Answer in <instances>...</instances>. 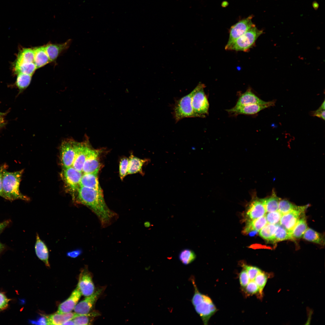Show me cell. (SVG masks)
<instances>
[{
  "instance_id": "cell-2",
  "label": "cell",
  "mask_w": 325,
  "mask_h": 325,
  "mask_svg": "<svg viewBox=\"0 0 325 325\" xmlns=\"http://www.w3.org/2000/svg\"><path fill=\"white\" fill-rule=\"evenodd\" d=\"M4 170L2 177V190L4 198L11 201L17 200L29 201V198L23 194L20 185L24 170L11 172Z\"/></svg>"
},
{
  "instance_id": "cell-19",
  "label": "cell",
  "mask_w": 325,
  "mask_h": 325,
  "mask_svg": "<svg viewBox=\"0 0 325 325\" xmlns=\"http://www.w3.org/2000/svg\"><path fill=\"white\" fill-rule=\"evenodd\" d=\"M82 314L75 312L58 314L57 313L46 316L47 325H63L66 321Z\"/></svg>"
},
{
  "instance_id": "cell-6",
  "label": "cell",
  "mask_w": 325,
  "mask_h": 325,
  "mask_svg": "<svg viewBox=\"0 0 325 325\" xmlns=\"http://www.w3.org/2000/svg\"><path fill=\"white\" fill-rule=\"evenodd\" d=\"M195 90V88L190 93L177 101L174 109L176 122L185 118L199 117L194 112L191 104L192 98Z\"/></svg>"
},
{
  "instance_id": "cell-36",
  "label": "cell",
  "mask_w": 325,
  "mask_h": 325,
  "mask_svg": "<svg viewBox=\"0 0 325 325\" xmlns=\"http://www.w3.org/2000/svg\"><path fill=\"white\" fill-rule=\"evenodd\" d=\"M267 280V274L262 271L258 273L254 280L258 287V294L260 297L262 296L263 289L266 283Z\"/></svg>"
},
{
  "instance_id": "cell-14",
  "label": "cell",
  "mask_w": 325,
  "mask_h": 325,
  "mask_svg": "<svg viewBox=\"0 0 325 325\" xmlns=\"http://www.w3.org/2000/svg\"><path fill=\"white\" fill-rule=\"evenodd\" d=\"M306 208V206H297L291 211L283 214L279 224L291 233Z\"/></svg>"
},
{
  "instance_id": "cell-13",
  "label": "cell",
  "mask_w": 325,
  "mask_h": 325,
  "mask_svg": "<svg viewBox=\"0 0 325 325\" xmlns=\"http://www.w3.org/2000/svg\"><path fill=\"white\" fill-rule=\"evenodd\" d=\"M274 100L270 101L265 104H251L240 106H234L233 108L226 110L227 112L232 115L239 114L252 115L256 114L261 110L271 106L274 105Z\"/></svg>"
},
{
  "instance_id": "cell-30",
  "label": "cell",
  "mask_w": 325,
  "mask_h": 325,
  "mask_svg": "<svg viewBox=\"0 0 325 325\" xmlns=\"http://www.w3.org/2000/svg\"><path fill=\"white\" fill-rule=\"evenodd\" d=\"M277 224L267 223L259 231V235L265 240L272 241Z\"/></svg>"
},
{
  "instance_id": "cell-25",
  "label": "cell",
  "mask_w": 325,
  "mask_h": 325,
  "mask_svg": "<svg viewBox=\"0 0 325 325\" xmlns=\"http://www.w3.org/2000/svg\"><path fill=\"white\" fill-rule=\"evenodd\" d=\"M268 223L265 215L258 218L249 220L243 231L244 234L251 231H259Z\"/></svg>"
},
{
  "instance_id": "cell-37",
  "label": "cell",
  "mask_w": 325,
  "mask_h": 325,
  "mask_svg": "<svg viewBox=\"0 0 325 325\" xmlns=\"http://www.w3.org/2000/svg\"><path fill=\"white\" fill-rule=\"evenodd\" d=\"M297 206L287 200L281 199L279 202L278 210L283 215L291 211Z\"/></svg>"
},
{
  "instance_id": "cell-24",
  "label": "cell",
  "mask_w": 325,
  "mask_h": 325,
  "mask_svg": "<svg viewBox=\"0 0 325 325\" xmlns=\"http://www.w3.org/2000/svg\"><path fill=\"white\" fill-rule=\"evenodd\" d=\"M147 159H141L131 155L129 159L127 174L138 173H142V167Z\"/></svg>"
},
{
  "instance_id": "cell-8",
  "label": "cell",
  "mask_w": 325,
  "mask_h": 325,
  "mask_svg": "<svg viewBox=\"0 0 325 325\" xmlns=\"http://www.w3.org/2000/svg\"><path fill=\"white\" fill-rule=\"evenodd\" d=\"M76 143L72 140H67L61 144V161L63 169L72 166L76 155Z\"/></svg>"
},
{
  "instance_id": "cell-7",
  "label": "cell",
  "mask_w": 325,
  "mask_h": 325,
  "mask_svg": "<svg viewBox=\"0 0 325 325\" xmlns=\"http://www.w3.org/2000/svg\"><path fill=\"white\" fill-rule=\"evenodd\" d=\"M82 175V172L77 170L73 166L63 169V179L67 187L73 194V196L74 193L77 192L80 186V181Z\"/></svg>"
},
{
  "instance_id": "cell-11",
  "label": "cell",
  "mask_w": 325,
  "mask_h": 325,
  "mask_svg": "<svg viewBox=\"0 0 325 325\" xmlns=\"http://www.w3.org/2000/svg\"><path fill=\"white\" fill-rule=\"evenodd\" d=\"M104 288L98 289L91 295L85 298L76 305L74 309L75 312L81 314H90L95 303L104 290Z\"/></svg>"
},
{
  "instance_id": "cell-38",
  "label": "cell",
  "mask_w": 325,
  "mask_h": 325,
  "mask_svg": "<svg viewBox=\"0 0 325 325\" xmlns=\"http://www.w3.org/2000/svg\"><path fill=\"white\" fill-rule=\"evenodd\" d=\"M282 215L278 211L268 212L266 215L268 223L277 224L279 223Z\"/></svg>"
},
{
  "instance_id": "cell-17",
  "label": "cell",
  "mask_w": 325,
  "mask_h": 325,
  "mask_svg": "<svg viewBox=\"0 0 325 325\" xmlns=\"http://www.w3.org/2000/svg\"><path fill=\"white\" fill-rule=\"evenodd\" d=\"M266 212L262 199H256L251 203L246 213L250 220H252L265 215Z\"/></svg>"
},
{
  "instance_id": "cell-16",
  "label": "cell",
  "mask_w": 325,
  "mask_h": 325,
  "mask_svg": "<svg viewBox=\"0 0 325 325\" xmlns=\"http://www.w3.org/2000/svg\"><path fill=\"white\" fill-rule=\"evenodd\" d=\"M81 295L80 291L76 287L69 297L59 305L56 313L63 314L71 312L74 309Z\"/></svg>"
},
{
  "instance_id": "cell-10",
  "label": "cell",
  "mask_w": 325,
  "mask_h": 325,
  "mask_svg": "<svg viewBox=\"0 0 325 325\" xmlns=\"http://www.w3.org/2000/svg\"><path fill=\"white\" fill-rule=\"evenodd\" d=\"M101 152L99 150L89 148L82 171L83 174L98 173L101 167L99 159Z\"/></svg>"
},
{
  "instance_id": "cell-1",
  "label": "cell",
  "mask_w": 325,
  "mask_h": 325,
  "mask_svg": "<svg viewBox=\"0 0 325 325\" xmlns=\"http://www.w3.org/2000/svg\"><path fill=\"white\" fill-rule=\"evenodd\" d=\"M77 192L75 199L77 202L91 209L98 217L103 228L108 226L117 218V214L107 205L102 190L80 186Z\"/></svg>"
},
{
  "instance_id": "cell-41",
  "label": "cell",
  "mask_w": 325,
  "mask_h": 325,
  "mask_svg": "<svg viewBox=\"0 0 325 325\" xmlns=\"http://www.w3.org/2000/svg\"><path fill=\"white\" fill-rule=\"evenodd\" d=\"M129 159L126 158L122 159L120 162L119 172L120 178L122 180L128 173Z\"/></svg>"
},
{
  "instance_id": "cell-42",
  "label": "cell",
  "mask_w": 325,
  "mask_h": 325,
  "mask_svg": "<svg viewBox=\"0 0 325 325\" xmlns=\"http://www.w3.org/2000/svg\"><path fill=\"white\" fill-rule=\"evenodd\" d=\"M243 268L239 275L240 284L243 289L246 287L250 281L246 271Z\"/></svg>"
},
{
  "instance_id": "cell-32",
  "label": "cell",
  "mask_w": 325,
  "mask_h": 325,
  "mask_svg": "<svg viewBox=\"0 0 325 325\" xmlns=\"http://www.w3.org/2000/svg\"><path fill=\"white\" fill-rule=\"evenodd\" d=\"M100 315L99 312L94 311L87 314H82L72 319L75 325L91 324L94 317Z\"/></svg>"
},
{
  "instance_id": "cell-12",
  "label": "cell",
  "mask_w": 325,
  "mask_h": 325,
  "mask_svg": "<svg viewBox=\"0 0 325 325\" xmlns=\"http://www.w3.org/2000/svg\"><path fill=\"white\" fill-rule=\"evenodd\" d=\"M77 287L82 295L86 297L91 295L95 292V286L92 275L87 268L81 270Z\"/></svg>"
},
{
  "instance_id": "cell-50",
  "label": "cell",
  "mask_w": 325,
  "mask_h": 325,
  "mask_svg": "<svg viewBox=\"0 0 325 325\" xmlns=\"http://www.w3.org/2000/svg\"><path fill=\"white\" fill-rule=\"evenodd\" d=\"M5 245L0 242V254L5 250Z\"/></svg>"
},
{
  "instance_id": "cell-27",
  "label": "cell",
  "mask_w": 325,
  "mask_h": 325,
  "mask_svg": "<svg viewBox=\"0 0 325 325\" xmlns=\"http://www.w3.org/2000/svg\"><path fill=\"white\" fill-rule=\"evenodd\" d=\"M281 199L277 197L274 191L269 197L262 199L266 211L269 212L278 210V203Z\"/></svg>"
},
{
  "instance_id": "cell-46",
  "label": "cell",
  "mask_w": 325,
  "mask_h": 325,
  "mask_svg": "<svg viewBox=\"0 0 325 325\" xmlns=\"http://www.w3.org/2000/svg\"><path fill=\"white\" fill-rule=\"evenodd\" d=\"M313 116H317L325 120V110L323 109L320 107L316 111L313 112L312 113Z\"/></svg>"
},
{
  "instance_id": "cell-15",
  "label": "cell",
  "mask_w": 325,
  "mask_h": 325,
  "mask_svg": "<svg viewBox=\"0 0 325 325\" xmlns=\"http://www.w3.org/2000/svg\"><path fill=\"white\" fill-rule=\"evenodd\" d=\"M90 147L86 143L76 142V155L72 166L79 171L82 172L87 152Z\"/></svg>"
},
{
  "instance_id": "cell-5",
  "label": "cell",
  "mask_w": 325,
  "mask_h": 325,
  "mask_svg": "<svg viewBox=\"0 0 325 325\" xmlns=\"http://www.w3.org/2000/svg\"><path fill=\"white\" fill-rule=\"evenodd\" d=\"M205 87L204 84L200 83L195 88L191 100L194 112L201 118L205 117L209 113V103L204 91Z\"/></svg>"
},
{
  "instance_id": "cell-39",
  "label": "cell",
  "mask_w": 325,
  "mask_h": 325,
  "mask_svg": "<svg viewBox=\"0 0 325 325\" xmlns=\"http://www.w3.org/2000/svg\"><path fill=\"white\" fill-rule=\"evenodd\" d=\"M243 289L247 296L252 295L259 292L258 287L254 280L249 281Z\"/></svg>"
},
{
  "instance_id": "cell-28",
  "label": "cell",
  "mask_w": 325,
  "mask_h": 325,
  "mask_svg": "<svg viewBox=\"0 0 325 325\" xmlns=\"http://www.w3.org/2000/svg\"><path fill=\"white\" fill-rule=\"evenodd\" d=\"M34 49H23L19 53L15 64L26 63H34Z\"/></svg>"
},
{
  "instance_id": "cell-48",
  "label": "cell",
  "mask_w": 325,
  "mask_h": 325,
  "mask_svg": "<svg viewBox=\"0 0 325 325\" xmlns=\"http://www.w3.org/2000/svg\"><path fill=\"white\" fill-rule=\"evenodd\" d=\"M10 222V220H8L0 223V234L7 226L9 225Z\"/></svg>"
},
{
  "instance_id": "cell-31",
  "label": "cell",
  "mask_w": 325,
  "mask_h": 325,
  "mask_svg": "<svg viewBox=\"0 0 325 325\" xmlns=\"http://www.w3.org/2000/svg\"><path fill=\"white\" fill-rule=\"evenodd\" d=\"M34 63H26L15 64L14 70L18 74L23 73L32 76L37 69Z\"/></svg>"
},
{
  "instance_id": "cell-22",
  "label": "cell",
  "mask_w": 325,
  "mask_h": 325,
  "mask_svg": "<svg viewBox=\"0 0 325 325\" xmlns=\"http://www.w3.org/2000/svg\"><path fill=\"white\" fill-rule=\"evenodd\" d=\"M69 41L61 44H49L45 46L51 62L55 60L60 54L67 48Z\"/></svg>"
},
{
  "instance_id": "cell-51",
  "label": "cell",
  "mask_w": 325,
  "mask_h": 325,
  "mask_svg": "<svg viewBox=\"0 0 325 325\" xmlns=\"http://www.w3.org/2000/svg\"><path fill=\"white\" fill-rule=\"evenodd\" d=\"M75 325V324L73 320L72 319L70 320H69L65 323H64L63 325Z\"/></svg>"
},
{
  "instance_id": "cell-47",
  "label": "cell",
  "mask_w": 325,
  "mask_h": 325,
  "mask_svg": "<svg viewBox=\"0 0 325 325\" xmlns=\"http://www.w3.org/2000/svg\"><path fill=\"white\" fill-rule=\"evenodd\" d=\"M81 253V250L76 249L68 252L67 255L70 257L75 258L77 257Z\"/></svg>"
},
{
  "instance_id": "cell-44",
  "label": "cell",
  "mask_w": 325,
  "mask_h": 325,
  "mask_svg": "<svg viewBox=\"0 0 325 325\" xmlns=\"http://www.w3.org/2000/svg\"><path fill=\"white\" fill-rule=\"evenodd\" d=\"M8 165L6 164H4L0 166V196L4 198V195L2 190V177L3 171L5 169H7Z\"/></svg>"
},
{
  "instance_id": "cell-20",
  "label": "cell",
  "mask_w": 325,
  "mask_h": 325,
  "mask_svg": "<svg viewBox=\"0 0 325 325\" xmlns=\"http://www.w3.org/2000/svg\"><path fill=\"white\" fill-rule=\"evenodd\" d=\"M35 249L37 257L43 261L47 266L49 267L48 248L45 243L40 239L37 233L36 235Z\"/></svg>"
},
{
  "instance_id": "cell-34",
  "label": "cell",
  "mask_w": 325,
  "mask_h": 325,
  "mask_svg": "<svg viewBox=\"0 0 325 325\" xmlns=\"http://www.w3.org/2000/svg\"><path fill=\"white\" fill-rule=\"evenodd\" d=\"M196 258V255L193 251L188 249H183L179 255V258L184 265H187L193 262Z\"/></svg>"
},
{
  "instance_id": "cell-40",
  "label": "cell",
  "mask_w": 325,
  "mask_h": 325,
  "mask_svg": "<svg viewBox=\"0 0 325 325\" xmlns=\"http://www.w3.org/2000/svg\"><path fill=\"white\" fill-rule=\"evenodd\" d=\"M242 267L246 271L250 281L254 280L257 275L261 271L259 268L255 266L243 264Z\"/></svg>"
},
{
  "instance_id": "cell-3",
  "label": "cell",
  "mask_w": 325,
  "mask_h": 325,
  "mask_svg": "<svg viewBox=\"0 0 325 325\" xmlns=\"http://www.w3.org/2000/svg\"><path fill=\"white\" fill-rule=\"evenodd\" d=\"M190 280L194 289V294L191 300L192 303L204 325H207L210 318L217 311V309L210 297L199 292L194 278L191 277Z\"/></svg>"
},
{
  "instance_id": "cell-35",
  "label": "cell",
  "mask_w": 325,
  "mask_h": 325,
  "mask_svg": "<svg viewBox=\"0 0 325 325\" xmlns=\"http://www.w3.org/2000/svg\"><path fill=\"white\" fill-rule=\"evenodd\" d=\"M32 76L23 73L17 74L16 85L20 90H23L28 87L31 82Z\"/></svg>"
},
{
  "instance_id": "cell-29",
  "label": "cell",
  "mask_w": 325,
  "mask_h": 325,
  "mask_svg": "<svg viewBox=\"0 0 325 325\" xmlns=\"http://www.w3.org/2000/svg\"><path fill=\"white\" fill-rule=\"evenodd\" d=\"M305 240L315 243L323 245L324 238L321 234L310 228H308L302 236Z\"/></svg>"
},
{
  "instance_id": "cell-9",
  "label": "cell",
  "mask_w": 325,
  "mask_h": 325,
  "mask_svg": "<svg viewBox=\"0 0 325 325\" xmlns=\"http://www.w3.org/2000/svg\"><path fill=\"white\" fill-rule=\"evenodd\" d=\"M252 16L240 20L231 26L229 31L228 40L226 46H228L255 26L252 22Z\"/></svg>"
},
{
  "instance_id": "cell-4",
  "label": "cell",
  "mask_w": 325,
  "mask_h": 325,
  "mask_svg": "<svg viewBox=\"0 0 325 325\" xmlns=\"http://www.w3.org/2000/svg\"><path fill=\"white\" fill-rule=\"evenodd\" d=\"M263 32V30L258 29L255 26L230 44L225 46V49L227 50L247 51L254 45L256 40Z\"/></svg>"
},
{
  "instance_id": "cell-23",
  "label": "cell",
  "mask_w": 325,
  "mask_h": 325,
  "mask_svg": "<svg viewBox=\"0 0 325 325\" xmlns=\"http://www.w3.org/2000/svg\"><path fill=\"white\" fill-rule=\"evenodd\" d=\"M34 63L37 68L41 67L51 62L46 51L45 46H41L34 49Z\"/></svg>"
},
{
  "instance_id": "cell-45",
  "label": "cell",
  "mask_w": 325,
  "mask_h": 325,
  "mask_svg": "<svg viewBox=\"0 0 325 325\" xmlns=\"http://www.w3.org/2000/svg\"><path fill=\"white\" fill-rule=\"evenodd\" d=\"M30 322L36 325H47L46 316H41L36 320H31Z\"/></svg>"
},
{
  "instance_id": "cell-21",
  "label": "cell",
  "mask_w": 325,
  "mask_h": 325,
  "mask_svg": "<svg viewBox=\"0 0 325 325\" xmlns=\"http://www.w3.org/2000/svg\"><path fill=\"white\" fill-rule=\"evenodd\" d=\"M98 173L83 174L80 183V186L101 190L98 180Z\"/></svg>"
},
{
  "instance_id": "cell-49",
  "label": "cell",
  "mask_w": 325,
  "mask_h": 325,
  "mask_svg": "<svg viewBox=\"0 0 325 325\" xmlns=\"http://www.w3.org/2000/svg\"><path fill=\"white\" fill-rule=\"evenodd\" d=\"M5 114L4 113L0 112V128L5 124V121L2 117Z\"/></svg>"
},
{
  "instance_id": "cell-33",
  "label": "cell",
  "mask_w": 325,
  "mask_h": 325,
  "mask_svg": "<svg viewBox=\"0 0 325 325\" xmlns=\"http://www.w3.org/2000/svg\"><path fill=\"white\" fill-rule=\"evenodd\" d=\"M290 239H292L291 233L278 224L272 241L278 242Z\"/></svg>"
},
{
  "instance_id": "cell-18",
  "label": "cell",
  "mask_w": 325,
  "mask_h": 325,
  "mask_svg": "<svg viewBox=\"0 0 325 325\" xmlns=\"http://www.w3.org/2000/svg\"><path fill=\"white\" fill-rule=\"evenodd\" d=\"M270 101L262 100L254 94L250 89H248L239 97L235 106L251 104H265Z\"/></svg>"
},
{
  "instance_id": "cell-26",
  "label": "cell",
  "mask_w": 325,
  "mask_h": 325,
  "mask_svg": "<svg viewBox=\"0 0 325 325\" xmlns=\"http://www.w3.org/2000/svg\"><path fill=\"white\" fill-rule=\"evenodd\" d=\"M307 228L305 217H300L291 232L292 239H299L302 237Z\"/></svg>"
},
{
  "instance_id": "cell-43",
  "label": "cell",
  "mask_w": 325,
  "mask_h": 325,
  "mask_svg": "<svg viewBox=\"0 0 325 325\" xmlns=\"http://www.w3.org/2000/svg\"><path fill=\"white\" fill-rule=\"evenodd\" d=\"M10 300L4 294L0 292V311L7 308Z\"/></svg>"
}]
</instances>
